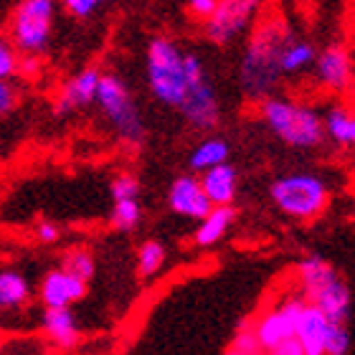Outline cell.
I'll use <instances>...</instances> for the list:
<instances>
[{"mask_svg":"<svg viewBox=\"0 0 355 355\" xmlns=\"http://www.w3.org/2000/svg\"><path fill=\"white\" fill-rule=\"evenodd\" d=\"M350 350V333L345 325H330L325 343V355H345Z\"/></svg>","mask_w":355,"mask_h":355,"instance_id":"29","label":"cell"},{"mask_svg":"<svg viewBox=\"0 0 355 355\" xmlns=\"http://www.w3.org/2000/svg\"><path fill=\"white\" fill-rule=\"evenodd\" d=\"M266 355H304L302 353V348L297 345V340L292 338V340H287V343H282V345H277L274 350H269Z\"/></svg>","mask_w":355,"mask_h":355,"instance_id":"35","label":"cell"},{"mask_svg":"<svg viewBox=\"0 0 355 355\" xmlns=\"http://www.w3.org/2000/svg\"><path fill=\"white\" fill-rule=\"evenodd\" d=\"M44 333L61 350H71L76 343L82 340V330L76 325V318L71 310H46Z\"/></svg>","mask_w":355,"mask_h":355,"instance_id":"17","label":"cell"},{"mask_svg":"<svg viewBox=\"0 0 355 355\" xmlns=\"http://www.w3.org/2000/svg\"><path fill=\"white\" fill-rule=\"evenodd\" d=\"M61 272H67L69 277L89 284V279L94 277V259L87 249H71V252L64 257V264H61Z\"/></svg>","mask_w":355,"mask_h":355,"instance_id":"24","label":"cell"},{"mask_svg":"<svg viewBox=\"0 0 355 355\" xmlns=\"http://www.w3.org/2000/svg\"><path fill=\"white\" fill-rule=\"evenodd\" d=\"M216 6H218V0H191L188 3V13L206 23L211 18V13L216 10Z\"/></svg>","mask_w":355,"mask_h":355,"instance_id":"33","label":"cell"},{"mask_svg":"<svg viewBox=\"0 0 355 355\" xmlns=\"http://www.w3.org/2000/svg\"><path fill=\"white\" fill-rule=\"evenodd\" d=\"M297 274H300V279H302L304 295L307 297L315 295L318 289H322L325 284H330V282L338 277L333 264L325 261L322 257H318V254H312V257L300 261V264H297ZM307 297H304V300H307Z\"/></svg>","mask_w":355,"mask_h":355,"instance_id":"19","label":"cell"},{"mask_svg":"<svg viewBox=\"0 0 355 355\" xmlns=\"http://www.w3.org/2000/svg\"><path fill=\"white\" fill-rule=\"evenodd\" d=\"M307 302H310L312 307H318V310L330 320V325H345V322H348L350 289L340 277H335L330 284H325V287L318 289L315 295L307 297Z\"/></svg>","mask_w":355,"mask_h":355,"instance_id":"14","label":"cell"},{"mask_svg":"<svg viewBox=\"0 0 355 355\" xmlns=\"http://www.w3.org/2000/svg\"><path fill=\"white\" fill-rule=\"evenodd\" d=\"M315 61V46L310 41H300V38L289 36L282 46L279 53V71L282 74H300Z\"/></svg>","mask_w":355,"mask_h":355,"instance_id":"20","label":"cell"},{"mask_svg":"<svg viewBox=\"0 0 355 355\" xmlns=\"http://www.w3.org/2000/svg\"><path fill=\"white\" fill-rule=\"evenodd\" d=\"M327 333H330V320L312 307L310 302H304L302 312L295 320V340L302 348L304 355H325V343Z\"/></svg>","mask_w":355,"mask_h":355,"instance_id":"10","label":"cell"},{"mask_svg":"<svg viewBox=\"0 0 355 355\" xmlns=\"http://www.w3.org/2000/svg\"><path fill=\"white\" fill-rule=\"evenodd\" d=\"M18 71V56H15V49L10 46V41L0 38V79H8Z\"/></svg>","mask_w":355,"mask_h":355,"instance_id":"30","label":"cell"},{"mask_svg":"<svg viewBox=\"0 0 355 355\" xmlns=\"http://www.w3.org/2000/svg\"><path fill=\"white\" fill-rule=\"evenodd\" d=\"M229 355H234V353H229Z\"/></svg>","mask_w":355,"mask_h":355,"instance_id":"36","label":"cell"},{"mask_svg":"<svg viewBox=\"0 0 355 355\" xmlns=\"http://www.w3.org/2000/svg\"><path fill=\"white\" fill-rule=\"evenodd\" d=\"M259 3L257 0H226L218 3L211 18L206 21V36L216 46H226L236 41L254 21Z\"/></svg>","mask_w":355,"mask_h":355,"instance_id":"7","label":"cell"},{"mask_svg":"<svg viewBox=\"0 0 355 355\" xmlns=\"http://www.w3.org/2000/svg\"><path fill=\"white\" fill-rule=\"evenodd\" d=\"M53 31V3L51 0H26L15 8L10 21V41L13 49L26 56H38L46 51Z\"/></svg>","mask_w":355,"mask_h":355,"instance_id":"6","label":"cell"},{"mask_svg":"<svg viewBox=\"0 0 355 355\" xmlns=\"http://www.w3.org/2000/svg\"><path fill=\"white\" fill-rule=\"evenodd\" d=\"M304 297H289L282 307H274V310L264 312L257 322H254V335L259 340L261 353H269L277 345L287 343L295 338V320L297 315L302 312L304 307Z\"/></svg>","mask_w":355,"mask_h":355,"instance_id":"8","label":"cell"},{"mask_svg":"<svg viewBox=\"0 0 355 355\" xmlns=\"http://www.w3.org/2000/svg\"><path fill=\"white\" fill-rule=\"evenodd\" d=\"M99 79H102V74L96 69H84L82 74H76L71 82H67L64 89H61L59 99H56V112L59 114H69V112L79 110L84 104L94 102Z\"/></svg>","mask_w":355,"mask_h":355,"instance_id":"15","label":"cell"},{"mask_svg":"<svg viewBox=\"0 0 355 355\" xmlns=\"http://www.w3.org/2000/svg\"><path fill=\"white\" fill-rule=\"evenodd\" d=\"M28 297L31 287L23 274L13 272V269L0 272V310H15L28 302Z\"/></svg>","mask_w":355,"mask_h":355,"instance_id":"21","label":"cell"},{"mask_svg":"<svg viewBox=\"0 0 355 355\" xmlns=\"http://www.w3.org/2000/svg\"><path fill=\"white\" fill-rule=\"evenodd\" d=\"M318 76L327 89L345 92L353 82V59L343 44H330L318 56Z\"/></svg>","mask_w":355,"mask_h":355,"instance_id":"13","label":"cell"},{"mask_svg":"<svg viewBox=\"0 0 355 355\" xmlns=\"http://www.w3.org/2000/svg\"><path fill=\"white\" fill-rule=\"evenodd\" d=\"M287 38L289 31L277 18L259 23L254 28L244 56V67H241V89L246 96L264 102L274 84L279 82V53Z\"/></svg>","mask_w":355,"mask_h":355,"instance_id":"1","label":"cell"},{"mask_svg":"<svg viewBox=\"0 0 355 355\" xmlns=\"http://www.w3.org/2000/svg\"><path fill=\"white\" fill-rule=\"evenodd\" d=\"M198 183L203 188V193H206V198L211 200V206H231L234 198H236L239 178L236 171L229 163L203 173V178H200Z\"/></svg>","mask_w":355,"mask_h":355,"instance_id":"16","label":"cell"},{"mask_svg":"<svg viewBox=\"0 0 355 355\" xmlns=\"http://www.w3.org/2000/svg\"><path fill=\"white\" fill-rule=\"evenodd\" d=\"M272 198L287 216L310 221L325 211L330 191L322 178L312 173H292L272 185Z\"/></svg>","mask_w":355,"mask_h":355,"instance_id":"5","label":"cell"},{"mask_svg":"<svg viewBox=\"0 0 355 355\" xmlns=\"http://www.w3.org/2000/svg\"><path fill=\"white\" fill-rule=\"evenodd\" d=\"M168 203L175 211L178 216H185V218H206L208 211H211V200L206 198V193L200 188L198 178L193 175H180L175 183L171 185V193H168Z\"/></svg>","mask_w":355,"mask_h":355,"instance_id":"11","label":"cell"},{"mask_svg":"<svg viewBox=\"0 0 355 355\" xmlns=\"http://www.w3.org/2000/svg\"><path fill=\"white\" fill-rule=\"evenodd\" d=\"M148 84L150 92L163 104L180 107L188 92L183 69V53L175 41L165 36H155L148 44Z\"/></svg>","mask_w":355,"mask_h":355,"instance_id":"3","label":"cell"},{"mask_svg":"<svg viewBox=\"0 0 355 355\" xmlns=\"http://www.w3.org/2000/svg\"><path fill=\"white\" fill-rule=\"evenodd\" d=\"M165 264V246L160 241H145L137 254V272L142 277H153Z\"/></svg>","mask_w":355,"mask_h":355,"instance_id":"25","label":"cell"},{"mask_svg":"<svg viewBox=\"0 0 355 355\" xmlns=\"http://www.w3.org/2000/svg\"><path fill=\"white\" fill-rule=\"evenodd\" d=\"M234 218H236V208L234 206H214L206 218H200V226L196 231V244L211 246L216 241H221L223 234L231 229Z\"/></svg>","mask_w":355,"mask_h":355,"instance_id":"18","label":"cell"},{"mask_svg":"<svg viewBox=\"0 0 355 355\" xmlns=\"http://www.w3.org/2000/svg\"><path fill=\"white\" fill-rule=\"evenodd\" d=\"M84 295H87V284L69 277L61 269L49 272L46 279L41 282V300H44L46 310H69Z\"/></svg>","mask_w":355,"mask_h":355,"instance_id":"12","label":"cell"},{"mask_svg":"<svg viewBox=\"0 0 355 355\" xmlns=\"http://www.w3.org/2000/svg\"><path fill=\"white\" fill-rule=\"evenodd\" d=\"M18 104V92L8 79H0V117H8Z\"/></svg>","mask_w":355,"mask_h":355,"instance_id":"31","label":"cell"},{"mask_svg":"<svg viewBox=\"0 0 355 355\" xmlns=\"http://www.w3.org/2000/svg\"><path fill=\"white\" fill-rule=\"evenodd\" d=\"M231 353L234 355H261L259 340L254 335V322H241L239 333L231 343Z\"/></svg>","mask_w":355,"mask_h":355,"instance_id":"27","label":"cell"},{"mask_svg":"<svg viewBox=\"0 0 355 355\" xmlns=\"http://www.w3.org/2000/svg\"><path fill=\"white\" fill-rule=\"evenodd\" d=\"M178 110L183 112V117L188 119L196 130H216L218 122H221V107H218L216 92L206 76L198 79V82L188 84L185 99Z\"/></svg>","mask_w":355,"mask_h":355,"instance_id":"9","label":"cell"},{"mask_svg":"<svg viewBox=\"0 0 355 355\" xmlns=\"http://www.w3.org/2000/svg\"><path fill=\"white\" fill-rule=\"evenodd\" d=\"M261 117L269 130L292 148H315L325 137L318 112L287 99H264Z\"/></svg>","mask_w":355,"mask_h":355,"instance_id":"2","label":"cell"},{"mask_svg":"<svg viewBox=\"0 0 355 355\" xmlns=\"http://www.w3.org/2000/svg\"><path fill=\"white\" fill-rule=\"evenodd\" d=\"M96 102H99L104 114L110 117L119 140L125 142L127 148L140 150L145 145V122H142L140 110H137L130 89L125 87L119 76L102 74L99 89H96Z\"/></svg>","mask_w":355,"mask_h":355,"instance_id":"4","label":"cell"},{"mask_svg":"<svg viewBox=\"0 0 355 355\" xmlns=\"http://www.w3.org/2000/svg\"><path fill=\"white\" fill-rule=\"evenodd\" d=\"M322 130H325L330 137H333L338 145L343 148H350L355 142V117L348 107H333L327 112L325 122H322Z\"/></svg>","mask_w":355,"mask_h":355,"instance_id":"23","label":"cell"},{"mask_svg":"<svg viewBox=\"0 0 355 355\" xmlns=\"http://www.w3.org/2000/svg\"><path fill=\"white\" fill-rule=\"evenodd\" d=\"M229 142L226 140H218V137H208L198 145V148L193 150L191 155V168L193 171H214L218 165H226L229 163Z\"/></svg>","mask_w":355,"mask_h":355,"instance_id":"22","label":"cell"},{"mask_svg":"<svg viewBox=\"0 0 355 355\" xmlns=\"http://www.w3.org/2000/svg\"><path fill=\"white\" fill-rule=\"evenodd\" d=\"M142 218V208L140 200H117L114 203V211H112V226L119 231H130L135 229Z\"/></svg>","mask_w":355,"mask_h":355,"instance_id":"26","label":"cell"},{"mask_svg":"<svg viewBox=\"0 0 355 355\" xmlns=\"http://www.w3.org/2000/svg\"><path fill=\"white\" fill-rule=\"evenodd\" d=\"M140 196V180L132 173H119L114 180H112V198L114 203L117 200H135Z\"/></svg>","mask_w":355,"mask_h":355,"instance_id":"28","label":"cell"},{"mask_svg":"<svg viewBox=\"0 0 355 355\" xmlns=\"http://www.w3.org/2000/svg\"><path fill=\"white\" fill-rule=\"evenodd\" d=\"M36 236H38V241H44V244H56L61 239V229L51 221H41L36 226Z\"/></svg>","mask_w":355,"mask_h":355,"instance_id":"34","label":"cell"},{"mask_svg":"<svg viewBox=\"0 0 355 355\" xmlns=\"http://www.w3.org/2000/svg\"><path fill=\"white\" fill-rule=\"evenodd\" d=\"M96 8H99L96 0H67V10L74 18H89V15H94Z\"/></svg>","mask_w":355,"mask_h":355,"instance_id":"32","label":"cell"}]
</instances>
